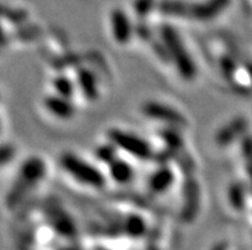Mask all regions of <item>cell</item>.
Here are the masks:
<instances>
[{
  "mask_svg": "<svg viewBox=\"0 0 252 250\" xmlns=\"http://www.w3.org/2000/svg\"><path fill=\"white\" fill-rule=\"evenodd\" d=\"M46 174V165L40 157H30L19 166L14 181L5 194V204L8 208L17 207L26 196L41 183Z\"/></svg>",
  "mask_w": 252,
  "mask_h": 250,
  "instance_id": "obj_1",
  "label": "cell"
},
{
  "mask_svg": "<svg viewBox=\"0 0 252 250\" xmlns=\"http://www.w3.org/2000/svg\"><path fill=\"white\" fill-rule=\"evenodd\" d=\"M61 162L64 170L68 171L80 183L95 188H101L105 184V179L100 171L72 153H64Z\"/></svg>",
  "mask_w": 252,
  "mask_h": 250,
  "instance_id": "obj_2",
  "label": "cell"
},
{
  "mask_svg": "<svg viewBox=\"0 0 252 250\" xmlns=\"http://www.w3.org/2000/svg\"><path fill=\"white\" fill-rule=\"evenodd\" d=\"M164 38H165L166 45H168V49L172 50L173 59L179 67L178 69H181V73L185 77V80H192L196 73L195 65H193L192 60L186 53L183 45L181 44V41H178L174 31L170 28H166L164 31Z\"/></svg>",
  "mask_w": 252,
  "mask_h": 250,
  "instance_id": "obj_3",
  "label": "cell"
},
{
  "mask_svg": "<svg viewBox=\"0 0 252 250\" xmlns=\"http://www.w3.org/2000/svg\"><path fill=\"white\" fill-rule=\"evenodd\" d=\"M110 138L117 146L125 149L126 152L131 153L132 156H136L140 159L150 157V147L147 146L146 142L133 134L125 133L122 130H113L110 132Z\"/></svg>",
  "mask_w": 252,
  "mask_h": 250,
  "instance_id": "obj_4",
  "label": "cell"
},
{
  "mask_svg": "<svg viewBox=\"0 0 252 250\" xmlns=\"http://www.w3.org/2000/svg\"><path fill=\"white\" fill-rule=\"evenodd\" d=\"M229 1L230 0H205L202 3L189 6V13L196 19L209 21V19L215 18L219 13L223 12L228 6Z\"/></svg>",
  "mask_w": 252,
  "mask_h": 250,
  "instance_id": "obj_5",
  "label": "cell"
},
{
  "mask_svg": "<svg viewBox=\"0 0 252 250\" xmlns=\"http://www.w3.org/2000/svg\"><path fill=\"white\" fill-rule=\"evenodd\" d=\"M112 26L114 38L121 44H125L131 36V23L127 14L122 9H115L112 13Z\"/></svg>",
  "mask_w": 252,
  "mask_h": 250,
  "instance_id": "obj_6",
  "label": "cell"
},
{
  "mask_svg": "<svg viewBox=\"0 0 252 250\" xmlns=\"http://www.w3.org/2000/svg\"><path fill=\"white\" fill-rule=\"evenodd\" d=\"M45 108L50 111L51 114L59 117H69L73 115V108L72 105L64 100L62 96H49L44 101Z\"/></svg>",
  "mask_w": 252,
  "mask_h": 250,
  "instance_id": "obj_7",
  "label": "cell"
},
{
  "mask_svg": "<svg viewBox=\"0 0 252 250\" xmlns=\"http://www.w3.org/2000/svg\"><path fill=\"white\" fill-rule=\"evenodd\" d=\"M145 112H146L147 115H150V116L159 117V119L168 121V123H181V115H179L178 112L169 110V109L160 104H147L146 106H145ZM159 119H158V120H159Z\"/></svg>",
  "mask_w": 252,
  "mask_h": 250,
  "instance_id": "obj_8",
  "label": "cell"
},
{
  "mask_svg": "<svg viewBox=\"0 0 252 250\" xmlns=\"http://www.w3.org/2000/svg\"><path fill=\"white\" fill-rule=\"evenodd\" d=\"M132 167L126 162L114 160L110 162V175L118 183H128L132 177Z\"/></svg>",
  "mask_w": 252,
  "mask_h": 250,
  "instance_id": "obj_9",
  "label": "cell"
},
{
  "mask_svg": "<svg viewBox=\"0 0 252 250\" xmlns=\"http://www.w3.org/2000/svg\"><path fill=\"white\" fill-rule=\"evenodd\" d=\"M172 183V171L168 170V168H161V170L158 171L157 174L153 176V179H151V188H153L155 192H163L166 188L170 187Z\"/></svg>",
  "mask_w": 252,
  "mask_h": 250,
  "instance_id": "obj_10",
  "label": "cell"
},
{
  "mask_svg": "<svg viewBox=\"0 0 252 250\" xmlns=\"http://www.w3.org/2000/svg\"><path fill=\"white\" fill-rule=\"evenodd\" d=\"M80 83L81 88L83 89V92L86 93V96L91 98L96 97V85H95V80H94V76L90 73L89 70H82L80 73Z\"/></svg>",
  "mask_w": 252,
  "mask_h": 250,
  "instance_id": "obj_11",
  "label": "cell"
},
{
  "mask_svg": "<svg viewBox=\"0 0 252 250\" xmlns=\"http://www.w3.org/2000/svg\"><path fill=\"white\" fill-rule=\"evenodd\" d=\"M54 87L58 91V93H59V96H64V97H69L72 95V92H73L72 83L67 78H64V77H59V78L54 81Z\"/></svg>",
  "mask_w": 252,
  "mask_h": 250,
  "instance_id": "obj_12",
  "label": "cell"
},
{
  "mask_svg": "<svg viewBox=\"0 0 252 250\" xmlns=\"http://www.w3.org/2000/svg\"><path fill=\"white\" fill-rule=\"evenodd\" d=\"M127 232L134 235V236H140L144 234L145 225L140 217H131L129 221L127 222Z\"/></svg>",
  "mask_w": 252,
  "mask_h": 250,
  "instance_id": "obj_13",
  "label": "cell"
},
{
  "mask_svg": "<svg viewBox=\"0 0 252 250\" xmlns=\"http://www.w3.org/2000/svg\"><path fill=\"white\" fill-rule=\"evenodd\" d=\"M154 5V0H136L134 3V10L140 16H145L150 12Z\"/></svg>",
  "mask_w": 252,
  "mask_h": 250,
  "instance_id": "obj_14",
  "label": "cell"
},
{
  "mask_svg": "<svg viewBox=\"0 0 252 250\" xmlns=\"http://www.w3.org/2000/svg\"><path fill=\"white\" fill-rule=\"evenodd\" d=\"M13 156V148L8 144H3V146H0V167L4 166L5 164L10 161Z\"/></svg>",
  "mask_w": 252,
  "mask_h": 250,
  "instance_id": "obj_15",
  "label": "cell"
},
{
  "mask_svg": "<svg viewBox=\"0 0 252 250\" xmlns=\"http://www.w3.org/2000/svg\"><path fill=\"white\" fill-rule=\"evenodd\" d=\"M3 129H4V123L1 116H0V136H1V133H3Z\"/></svg>",
  "mask_w": 252,
  "mask_h": 250,
  "instance_id": "obj_16",
  "label": "cell"
},
{
  "mask_svg": "<svg viewBox=\"0 0 252 250\" xmlns=\"http://www.w3.org/2000/svg\"><path fill=\"white\" fill-rule=\"evenodd\" d=\"M0 98H1V97H0Z\"/></svg>",
  "mask_w": 252,
  "mask_h": 250,
  "instance_id": "obj_17",
  "label": "cell"
}]
</instances>
